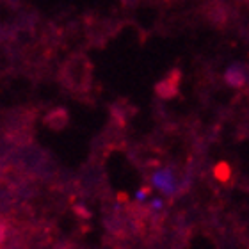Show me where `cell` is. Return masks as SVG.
Instances as JSON below:
<instances>
[{"mask_svg": "<svg viewBox=\"0 0 249 249\" xmlns=\"http://www.w3.org/2000/svg\"><path fill=\"white\" fill-rule=\"evenodd\" d=\"M164 207H166V201L162 197H151L150 199V210H153V212H162Z\"/></svg>", "mask_w": 249, "mask_h": 249, "instance_id": "3", "label": "cell"}, {"mask_svg": "<svg viewBox=\"0 0 249 249\" xmlns=\"http://www.w3.org/2000/svg\"><path fill=\"white\" fill-rule=\"evenodd\" d=\"M151 194V187H142V189H139V191L135 192V199L139 203H144V201H148V196Z\"/></svg>", "mask_w": 249, "mask_h": 249, "instance_id": "4", "label": "cell"}, {"mask_svg": "<svg viewBox=\"0 0 249 249\" xmlns=\"http://www.w3.org/2000/svg\"><path fill=\"white\" fill-rule=\"evenodd\" d=\"M248 75H249V66L246 62H233L230 64L226 73H224V80L230 88H242L248 84Z\"/></svg>", "mask_w": 249, "mask_h": 249, "instance_id": "2", "label": "cell"}, {"mask_svg": "<svg viewBox=\"0 0 249 249\" xmlns=\"http://www.w3.org/2000/svg\"><path fill=\"white\" fill-rule=\"evenodd\" d=\"M150 187L164 196H177L180 192V180L173 167H157L150 173Z\"/></svg>", "mask_w": 249, "mask_h": 249, "instance_id": "1", "label": "cell"}]
</instances>
